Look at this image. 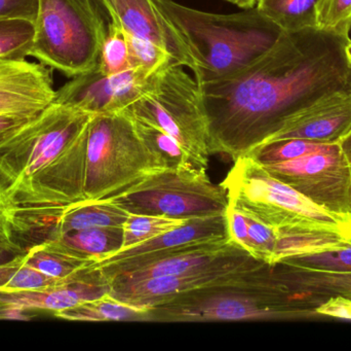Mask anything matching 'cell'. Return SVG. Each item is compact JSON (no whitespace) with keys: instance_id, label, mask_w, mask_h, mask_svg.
Instances as JSON below:
<instances>
[{"instance_id":"cell-39","label":"cell","mask_w":351,"mask_h":351,"mask_svg":"<svg viewBox=\"0 0 351 351\" xmlns=\"http://www.w3.org/2000/svg\"><path fill=\"white\" fill-rule=\"evenodd\" d=\"M84 5H86L88 10L94 12L95 14H99V16H103L105 20L107 21V19H109V16H107L106 12H105L103 6L101 5L99 0H80ZM110 21V20H109Z\"/></svg>"},{"instance_id":"cell-3","label":"cell","mask_w":351,"mask_h":351,"mask_svg":"<svg viewBox=\"0 0 351 351\" xmlns=\"http://www.w3.org/2000/svg\"><path fill=\"white\" fill-rule=\"evenodd\" d=\"M192 49L198 84L226 80L267 53L284 31L256 8L234 14L195 10L173 0H160Z\"/></svg>"},{"instance_id":"cell-13","label":"cell","mask_w":351,"mask_h":351,"mask_svg":"<svg viewBox=\"0 0 351 351\" xmlns=\"http://www.w3.org/2000/svg\"><path fill=\"white\" fill-rule=\"evenodd\" d=\"M109 20L128 32L164 47L176 64L197 69L194 57L181 31L162 8L160 0H99Z\"/></svg>"},{"instance_id":"cell-11","label":"cell","mask_w":351,"mask_h":351,"mask_svg":"<svg viewBox=\"0 0 351 351\" xmlns=\"http://www.w3.org/2000/svg\"><path fill=\"white\" fill-rule=\"evenodd\" d=\"M227 238L230 237L225 214L193 218L156 238L130 249H121L104 259L94 262L88 268L98 270L109 282L117 276L130 273L147 264L170 257L189 245Z\"/></svg>"},{"instance_id":"cell-34","label":"cell","mask_w":351,"mask_h":351,"mask_svg":"<svg viewBox=\"0 0 351 351\" xmlns=\"http://www.w3.org/2000/svg\"><path fill=\"white\" fill-rule=\"evenodd\" d=\"M39 0H0V20H25L34 23Z\"/></svg>"},{"instance_id":"cell-22","label":"cell","mask_w":351,"mask_h":351,"mask_svg":"<svg viewBox=\"0 0 351 351\" xmlns=\"http://www.w3.org/2000/svg\"><path fill=\"white\" fill-rule=\"evenodd\" d=\"M351 245V235L346 233L315 232L278 235L272 265L296 256L321 253Z\"/></svg>"},{"instance_id":"cell-32","label":"cell","mask_w":351,"mask_h":351,"mask_svg":"<svg viewBox=\"0 0 351 351\" xmlns=\"http://www.w3.org/2000/svg\"><path fill=\"white\" fill-rule=\"evenodd\" d=\"M317 26L323 30L350 36L351 0H319Z\"/></svg>"},{"instance_id":"cell-7","label":"cell","mask_w":351,"mask_h":351,"mask_svg":"<svg viewBox=\"0 0 351 351\" xmlns=\"http://www.w3.org/2000/svg\"><path fill=\"white\" fill-rule=\"evenodd\" d=\"M121 113L164 130L194 166L208 168L210 138L199 86L183 66L170 64L152 76L145 92Z\"/></svg>"},{"instance_id":"cell-43","label":"cell","mask_w":351,"mask_h":351,"mask_svg":"<svg viewBox=\"0 0 351 351\" xmlns=\"http://www.w3.org/2000/svg\"><path fill=\"white\" fill-rule=\"evenodd\" d=\"M226 1L230 2V3L237 4V0H226Z\"/></svg>"},{"instance_id":"cell-31","label":"cell","mask_w":351,"mask_h":351,"mask_svg":"<svg viewBox=\"0 0 351 351\" xmlns=\"http://www.w3.org/2000/svg\"><path fill=\"white\" fill-rule=\"evenodd\" d=\"M299 269L325 272H351V245L321 253L296 256L280 262Z\"/></svg>"},{"instance_id":"cell-30","label":"cell","mask_w":351,"mask_h":351,"mask_svg":"<svg viewBox=\"0 0 351 351\" xmlns=\"http://www.w3.org/2000/svg\"><path fill=\"white\" fill-rule=\"evenodd\" d=\"M34 23L0 20V60H26L30 57Z\"/></svg>"},{"instance_id":"cell-9","label":"cell","mask_w":351,"mask_h":351,"mask_svg":"<svg viewBox=\"0 0 351 351\" xmlns=\"http://www.w3.org/2000/svg\"><path fill=\"white\" fill-rule=\"evenodd\" d=\"M107 201L129 214L179 220L224 216L226 192L206 174V169H162L134 183Z\"/></svg>"},{"instance_id":"cell-10","label":"cell","mask_w":351,"mask_h":351,"mask_svg":"<svg viewBox=\"0 0 351 351\" xmlns=\"http://www.w3.org/2000/svg\"><path fill=\"white\" fill-rule=\"evenodd\" d=\"M263 166L315 205L351 225V168L339 144Z\"/></svg>"},{"instance_id":"cell-25","label":"cell","mask_w":351,"mask_h":351,"mask_svg":"<svg viewBox=\"0 0 351 351\" xmlns=\"http://www.w3.org/2000/svg\"><path fill=\"white\" fill-rule=\"evenodd\" d=\"M186 220L149 214H130L123 226V249H130L139 243L156 238L168 231L187 223Z\"/></svg>"},{"instance_id":"cell-2","label":"cell","mask_w":351,"mask_h":351,"mask_svg":"<svg viewBox=\"0 0 351 351\" xmlns=\"http://www.w3.org/2000/svg\"><path fill=\"white\" fill-rule=\"evenodd\" d=\"M93 115L51 103L0 144V205L16 234L47 231L84 200Z\"/></svg>"},{"instance_id":"cell-41","label":"cell","mask_w":351,"mask_h":351,"mask_svg":"<svg viewBox=\"0 0 351 351\" xmlns=\"http://www.w3.org/2000/svg\"><path fill=\"white\" fill-rule=\"evenodd\" d=\"M257 0H237L235 5L241 8H255Z\"/></svg>"},{"instance_id":"cell-35","label":"cell","mask_w":351,"mask_h":351,"mask_svg":"<svg viewBox=\"0 0 351 351\" xmlns=\"http://www.w3.org/2000/svg\"><path fill=\"white\" fill-rule=\"evenodd\" d=\"M34 115L0 113V144L14 135L23 126L26 125Z\"/></svg>"},{"instance_id":"cell-27","label":"cell","mask_w":351,"mask_h":351,"mask_svg":"<svg viewBox=\"0 0 351 351\" xmlns=\"http://www.w3.org/2000/svg\"><path fill=\"white\" fill-rule=\"evenodd\" d=\"M98 66L107 76L123 73L133 69L129 45L123 28L110 21L101 45Z\"/></svg>"},{"instance_id":"cell-44","label":"cell","mask_w":351,"mask_h":351,"mask_svg":"<svg viewBox=\"0 0 351 351\" xmlns=\"http://www.w3.org/2000/svg\"><path fill=\"white\" fill-rule=\"evenodd\" d=\"M350 32H351V30H350Z\"/></svg>"},{"instance_id":"cell-15","label":"cell","mask_w":351,"mask_h":351,"mask_svg":"<svg viewBox=\"0 0 351 351\" xmlns=\"http://www.w3.org/2000/svg\"><path fill=\"white\" fill-rule=\"evenodd\" d=\"M110 282L96 269H86L45 290L0 293V300L23 310L51 311L53 315L109 294Z\"/></svg>"},{"instance_id":"cell-24","label":"cell","mask_w":351,"mask_h":351,"mask_svg":"<svg viewBox=\"0 0 351 351\" xmlns=\"http://www.w3.org/2000/svg\"><path fill=\"white\" fill-rule=\"evenodd\" d=\"M132 120L140 138L143 140L148 150L158 159L162 168L186 169L195 167L189 155L170 134L152 124L134 117H132Z\"/></svg>"},{"instance_id":"cell-14","label":"cell","mask_w":351,"mask_h":351,"mask_svg":"<svg viewBox=\"0 0 351 351\" xmlns=\"http://www.w3.org/2000/svg\"><path fill=\"white\" fill-rule=\"evenodd\" d=\"M55 96L51 68L27 60H0V113L31 117Z\"/></svg>"},{"instance_id":"cell-16","label":"cell","mask_w":351,"mask_h":351,"mask_svg":"<svg viewBox=\"0 0 351 351\" xmlns=\"http://www.w3.org/2000/svg\"><path fill=\"white\" fill-rule=\"evenodd\" d=\"M350 130L351 92H346L334 95L299 113L269 141L297 138L317 144H339Z\"/></svg>"},{"instance_id":"cell-12","label":"cell","mask_w":351,"mask_h":351,"mask_svg":"<svg viewBox=\"0 0 351 351\" xmlns=\"http://www.w3.org/2000/svg\"><path fill=\"white\" fill-rule=\"evenodd\" d=\"M150 78L135 69L107 76L97 64L56 91L53 102L93 115L121 113L145 92Z\"/></svg>"},{"instance_id":"cell-33","label":"cell","mask_w":351,"mask_h":351,"mask_svg":"<svg viewBox=\"0 0 351 351\" xmlns=\"http://www.w3.org/2000/svg\"><path fill=\"white\" fill-rule=\"evenodd\" d=\"M243 214L247 223V253L255 259L272 265L278 234L253 216Z\"/></svg>"},{"instance_id":"cell-4","label":"cell","mask_w":351,"mask_h":351,"mask_svg":"<svg viewBox=\"0 0 351 351\" xmlns=\"http://www.w3.org/2000/svg\"><path fill=\"white\" fill-rule=\"evenodd\" d=\"M152 323L276 321L304 317L276 265L263 264L224 286L180 295L147 308Z\"/></svg>"},{"instance_id":"cell-17","label":"cell","mask_w":351,"mask_h":351,"mask_svg":"<svg viewBox=\"0 0 351 351\" xmlns=\"http://www.w3.org/2000/svg\"><path fill=\"white\" fill-rule=\"evenodd\" d=\"M287 288L303 302H319V307L331 298L351 302V272H325L299 269L276 264Z\"/></svg>"},{"instance_id":"cell-8","label":"cell","mask_w":351,"mask_h":351,"mask_svg":"<svg viewBox=\"0 0 351 351\" xmlns=\"http://www.w3.org/2000/svg\"><path fill=\"white\" fill-rule=\"evenodd\" d=\"M107 24L80 0H39L30 57L68 76L98 64Z\"/></svg>"},{"instance_id":"cell-38","label":"cell","mask_w":351,"mask_h":351,"mask_svg":"<svg viewBox=\"0 0 351 351\" xmlns=\"http://www.w3.org/2000/svg\"><path fill=\"white\" fill-rule=\"evenodd\" d=\"M14 242H16V238H14V233H12L10 225H8L3 210L0 205V243Z\"/></svg>"},{"instance_id":"cell-28","label":"cell","mask_w":351,"mask_h":351,"mask_svg":"<svg viewBox=\"0 0 351 351\" xmlns=\"http://www.w3.org/2000/svg\"><path fill=\"white\" fill-rule=\"evenodd\" d=\"M24 256L20 259L0 265V293L45 290L63 282L43 275L40 272L25 265Z\"/></svg>"},{"instance_id":"cell-23","label":"cell","mask_w":351,"mask_h":351,"mask_svg":"<svg viewBox=\"0 0 351 351\" xmlns=\"http://www.w3.org/2000/svg\"><path fill=\"white\" fill-rule=\"evenodd\" d=\"M24 263L43 275L65 280L86 269L93 262L68 255L41 241L26 251Z\"/></svg>"},{"instance_id":"cell-37","label":"cell","mask_w":351,"mask_h":351,"mask_svg":"<svg viewBox=\"0 0 351 351\" xmlns=\"http://www.w3.org/2000/svg\"><path fill=\"white\" fill-rule=\"evenodd\" d=\"M26 310L6 304L0 300V321L3 319H27L24 313Z\"/></svg>"},{"instance_id":"cell-18","label":"cell","mask_w":351,"mask_h":351,"mask_svg":"<svg viewBox=\"0 0 351 351\" xmlns=\"http://www.w3.org/2000/svg\"><path fill=\"white\" fill-rule=\"evenodd\" d=\"M129 216V212L107 200L76 202L53 220L43 240L82 229L123 227Z\"/></svg>"},{"instance_id":"cell-1","label":"cell","mask_w":351,"mask_h":351,"mask_svg":"<svg viewBox=\"0 0 351 351\" xmlns=\"http://www.w3.org/2000/svg\"><path fill=\"white\" fill-rule=\"evenodd\" d=\"M350 36L319 28L282 32L243 71L198 84L210 155L235 161L269 141L293 117L334 95L351 92Z\"/></svg>"},{"instance_id":"cell-20","label":"cell","mask_w":351,"mask_h":351,"mask_svg":"<svg viewBox=\"0 0 351 351\" xmlns=\"http://www.w3.org/2000/svg\"><path fill=\"white\" fill-rule=\"evenodd\" d=\"M53 315L71 321H146L147 308L127 304L107 294Z\"/></svg>"},{"instance_id":"cell-6","label":"cell","mask_w":351,"mask_h":351,"mask_svg":"<svg viewBox=\"0 0 351 351\" xmlns=\"http://www.w3.org/2000/svg\"><path fill=\"white\" fill-rule=\"evenodd\" d=\"M125 113L95 115L86 144L84 200L108 199L162 170Z\"/></svg>"},{"instance_id":"cell-21","label":"cell","mask_w":351,"mask_h":351,"mask_svg":"<svg viewBox=\"0 0 351 351\" xmlns=\"http://www.w3.org/2000/svg\"><path fill=\"white\" fill-rule=\"evenodd\" d=\"M319 0H257L255 8L284 32L317 28Z\"/></svg>"},{"instance_id":"cell-40","label":"cell","mask_w":351,"mask_h":351,"mask_svg":"<svg viewBox=\"0 0 351 351\" xmlns=\"http://www.w3.org/2000/svg\"><path fill=\"white\" fill-rule=\"evenodd\" d=\"M339 146L343 154L346 155L351 168V130L348 132V135L339 142Z\"/></svg>"},{"instance_id":"cell-5","label":"cell","mask_w":351,"mask_h":351,"mask_svg":"<svg viewBox=\"0 0 351 351\" xmlns=\"http://www.w3.org/2000/svg\"><path fill=\"white\" fill-rule=\"evenodd\" d=\"M221 185L228 206L253 216L278 235L315 231L351 235V225L315 205L251 157L237 159Z\"/></svg>"},{"instance_id":"cell-42","label":"cell","mask_w":351,"mask_h":351,"mask_svg":"<svg viewBox=\"0 0 351 351\" xmlns=\"http://www.w3.org/2000/svg\"><path fill=\"white\" fill-rule=\"evenodd\" d=\"M346 54H348V60H350L351 64V41L346 47Z\"/></svg>"},{"instance_id":"cell-19","label":"cell","mask_w":351,"mask_h":351,"mask_svg":"<svg viewBox=\"0 0 351 351\" xmlns=\"http://www.w3.org/2000/svg\"><path fill=\"white\" fill-rule=\"evenodd\" d=\"M43 241L53 249L94 263L123 249V227L82 229Z\"/></svg>"},{"instance_id":"cell-36","label":"cell","mask_w":351,"mask_h":351,"mask_svg":"<svg viewBox=\"0 0 351 351\" xmlns=\"http://www.w3.org/2000/svg\"><path fill=\"white\" fill-rule=\"evenodd\" d=\"M25 253L26 251L18 242L0 243V265L20 259Z\"/></svg>"},{"instance_id":"cell-26","label":"cell","mask_w":351,"mask_h":351,"mask_svg":"<svg viewBox=\"0 0 351 351\" xmlns=\"http://www.w3.org/2000/svg\"><path fill=\"white\" fill-rule=\"evenodd\" d=\"M331 144H317L308 140L287 138L266 142L253 148L247 156L251 157L261 165L289 162L311 152L324 150Z\"/></svg>"},{"instance_id":"cell-29","label":"cell","mask_w":351,"mask_h":351,"mask_svg":"<svg viewBox=\"0 0 351 351\" xmlns=\"http://www.w3.org/2000/svg\"><path fill=\"white\" fill-rule=\"evenodd\" d=\"M123 32L129 45L130 59L133 69L152 76L170 64H176L164 47L128 31L123 30Z\"/></svg>"}]
</instances>
